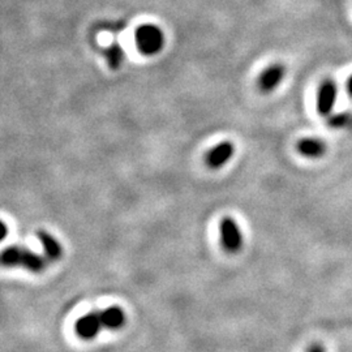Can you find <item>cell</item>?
<instances>
[{
	"label": "cell",
	"instance_id": "1",
	"mask_svg": "<svg viewBox=\"0 0 352 352\" xmlns=\"http://www.w3.org/2000/svg\"><path fill=\"white\" fill-rule=\"evenodd\" d=\"M0 261L4 266H21L29 272L41 273L46 269V261L36 252L24 247H10L1 252Z\"/></svg>",
	"mask_w": 352,
	"mask_h": 352
},
{
	"label": "cell",
	"instance_id": "2",
	"mask_svg": "<svg viewBox=\"0 0 352 352\" xmlns=\"http://www.w3.org/2000/svg\"><path fill=\"white\" fill-rule=\"evenodd\" d=\"M136 45L142 54L154 55L164 47V32L151 24L140 26L136 30Z\"/></svg>",
	"mask_w": 352,
	"mask_h": 352
},
{
	"label": "cell",
	"instance_id": "3",
	"mask_svg": "<svg viewBox=\"0 0 352 352\" xmlns=\"http://www.w3.org/2000/svg\"><path fill=\"white\" fill-rule=\"evenodd\" d=\"M222 247L230 253H236L243 247V234L235 219L225 217L219 223Z\"/></svg>",
	"mask_w": 352,
	"mask_h": 352
},
{
	"label": "cell",
	"instance_id": "4",
	"mask_svg": "<svg viewBox=\"0 0 352 352\" xmlns=\"http://www.w3.org/2000/svg\"><path fill=\"white\" fill-rule=\"evenodd\" d=\"M338 100V85L333 80H325L317 91V110L322 116H331Z\"/></svg>",
	"mask_w": 352,
	"mask_h": 352
},
{
	"label": "cell",
	"instance_id": "5",
	"mask_svg": "<svg viewBox=\"0 0 352 352\" xmlns=\"http://www.w3.org/2000/svg\"><path fill=\"white\" fill-rule=\"evenodd\" d=\"M102 325L101 312H90L88 315L82 316L76 322V333L84 340H94L100 333Z\"/></svg>",
	"mask_w": 352,
	"mask_h": 352
},
{
	"label": "cell",
	"instance_id": "6",
	"mask_svg": "<svg viewBox=\"0 0 352 352\" xmlns=\"http://www.w3.org/2000/svg\"><path fill=\"white\" fill-rule=\"evenodd\" d=\"M286 75V68L282 64H272L258 77V88L264 93H270L279 87Z\"/></svg>",
	"mask_w": 352,
	"mask_h": 352
},
{
	"label": "cell",
	"instance_id": "7",
	"mask_svg": "<svg viewBox=\"0 0 352 352\" xmlns=\"http://www.w3.org/2000/svg\"><path fill=\"white\" fill-rule=\"evenodd\" d=\"M234 153H235L234 144L230 141H223L215 145L213 149L206 154L205 162L210 168H219L232 158Z\"/></svg>",
	"mask_w": 352,
	"mask_h": 352
},
{
	"label": "cell",
	"instance_id": "8",
	"mask_svg": "<svg viewBox=\"0 0 352 352\" xmlns=\"http://www.w3.org/2000/svg\"><path fill=\"white\" fill-rule=\"evenodd\" d=\"M37 238L41 241L46 256L50 258L51 261H56L62 257L63 248L60 243L56 240V238H54L50 232L45 230H39L37 231Z\"/></svg>",
	"mask_w": 352,
	"mask_h": 352
},
{
	"label": "cell",
	"instance_id": "9",
	"mask_svg": "<svg viewBox=\"0 0 352 352\" xmlns=\"http://www.w3.org/2000/svg\"><path fill=\"white\" fill-rule=\"evenodd\" d=\"M102 325L109 330H119L126 324V315L122 308L113 305L101 312Z\"/></svg>",
	"mask_w": 352,
	"mask_h": 352
},
{
	"label": "cell",
	"instance_id": "10",
	"mask_svg": "<svg viewBox=\"0 0 352 352\" xmlns=\"http://www.w3.org/2000/svg\"><path fill=\"white\" fill-rule=\"evenodd\" d=\"M325 142L316 138H305L298 142V151L307 158H318L325 153Z\"/></svg>",
	"mask_w": 352,
	"mask_h": 352
},
{
	"label": "cell",
	"instance_id": "11",
	"mask_svg": "<svg viewBox=\"0 0 352 352\" xmlns=\"http://www.w3.org/2000/svg\"><path fill=\"white\" fill-rule=\"evenodd\" d=\"M106 56H107V62H109V65H110V68L111 69H118L122 63H123V60H124V54H123V51L122 49L119 47V46H111L107 52H106Z\"/></svg>",
	"mask_w": 352,
	"mask_h": 352
},
{
	"label": "cell",
	"instance_id": "12",
	"mask_svg": "<svg viewBox=\"0 0 352 352\" xmlns=\"http://www.w3.org/2000/svg\"><path fill=\"white\" fill-rule=\"evenodd\" d=\"M352 120L351 115L349 113H338L330 116V126L333 128H344L349 126Z\"/></svg>",
	"mask_w": 352,
	"mask_h": 352
},
{
	"label": "cell",
	"instance_id": "13",
	"mask_svg": "<svg viewBox=\"0 0 352 352\" xmlns=\"http://www.w3.org/2000/svg\"><path fill=\"white\" fill-rule=\"evenodd\" d=\"M308 352H327L325 351V349L320 344V343H315V344H312L311 347H309V350Z\"/></svg>",
	"mask_w": 352,
	"mask_h": 352
},
{
	"label": "cell",
	"instance_id": "14",
	"mask_svg": "<svg viewBox=\"0 0 352 352\" xmlns=\"http://www.w3.org/2000/svg\"><path fill=\"white\" fill-rule=\"evenodd\" d=\"M347 90H349V93H350V96L352 97V76L350 77L349 82H347Z\"/></svg>",
	"mask_w": 352,
	"mask_h": 352
}]
</instances>
